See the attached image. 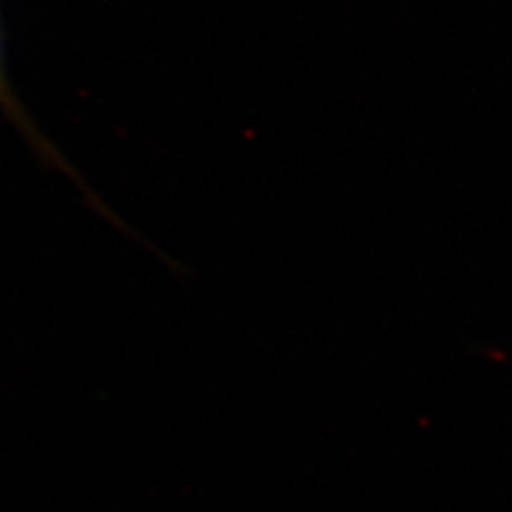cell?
Segmentation results:
<instances>
[{"label":"cell","instance_id":"6da1fadb","mask_svg":"<svg viewBox=\"0 0 512 512\" xmlns=\"http://www.w3.org/2000/svg\"><path fill=\"white\" fill-rule=\"evenodd\" d=\"M0 111H3L5 120L22 135L32 154H35L47 169L67 175L71 182H75L77 190L86 197L88 205L96 214L105 216L122 231L131 233V229H128L126 224L111 212L99 197H96V192L88 186V182L82 178V173L77 171V167H73L71 160L64 156V152L56 146L52 137H47V133L39 126L35 116H32L28 107L24 105L18 90H15V84L11 82V75H9V62H7V28L3 22V11H0Z\"/></svg>","mask_w":512,"mask_h":512}]
</instances>
